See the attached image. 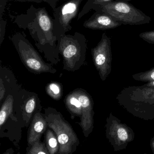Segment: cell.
Returning a JSON list of instances; mask_svg holds the SVG:
<instances>
[{"label":"cell","mask_w":154,"mask_h":154,"mask_svg":"<svg viewBox=\"0 0 154 154\" xmlns=\"http://www.w3.org/2000/svg\"><path fill=\"white\" fill-rule=\"evenodd\" d=\"M122 25L108 13L100 10L95 11L89 19L85 20L83 26L94 30H104L113 29Z\"/></svg>","instance_id":"9"},{"label":"cell","mask_w":154,"mask_h":154,"mask_svg":"<svg viewBox=\"0 0 154 154\" xmlns=\"http://www.w3.org/2000/svg\"><path fill=\"white\" fill-rule=\"evenodd\" d=\"M139 36L146 42L149 44H154V30L142 32Z\"/></svg>","instance_id":"19"},{"label":"cell","mask_w":154,"mask_h":154,"mask_svg":"<svg viewBox=\"0 0 154 154\" xmlns=\"http://www.w3.org/2000/svg\"><path fill=\"white\" fill-rule=\"evenodd\" d=\"M82 107L80 125L85 137H87L93 129V111L92 100L90 95L82 89L75 90Z\"/></svg>","instance_id":"8"},{"label":"cell","mask_w":154,"mask_h":154,"mask_svg":"<svg viewBox=\"0 0 154 154\" xmlns=\"http://www.w3.org/2000/svg\"><path fill=\"white\" fill-rule=\"evenodd\" d=\"M5 93V88L3 83L2 79H1V84H0V100L1 101L3 100V97Z\"/></svg>","instance_id":"24"},{"label":"cell","mask_w":154,"mask_h":154,"mask_svg":"<svg viewBox=\"0 0 154 154\" xmlns=\"http://www.w3.org/2000/svg\"><path fill=\"white\" fill-rule=\"evenodd\" d=\"M15 1L19 2H32L37 3L45 2L48 3L53 10L56 8V5L54 3V0H15Z\"/></svg>","instance_id":"20"},{"label":"cell","mask_w":154,"mask_h":154,"mask_svg":"<svg viewBox=\"0 0 154 154\" xmlns=\"http://www.w3.org/2000/svg\"><path fill=\"white\" fill-rule=\"evenodd\" d=\"M27 154H49L47 148L46 144L42 143L40 140L34 143L29 150L27 152Z\"/></svg>","instance_id":"17"},{"label":"cell","mask_w":154,"mask_h":154,"mask_svg":"<svg viewBox=\"0 0 154 154\" xmlns=\"http://www.w3.org/2000/svg\"><path fill=\"white\" fill-rule=\"evenodd\" d=\"M83 0H67L54 10V23L57 38L72 30V20L78 16Z\"/></svg>","instance_id":"6"},{"label":"cell","mask_w":154,"mask_h":154,"mask_svg":"<svg viewBox=\"0 0 154 154\" xmlns=\"http://www.w3.org/2000/svg\"><path fill=\"white\" fill-rule=\"evenodd\" d=\"M7 22L3 18L0 19V44H2L5 37Z\"/></svg>","instance_id":"21"},{"label":"cell","mask_w":154,"mask_h":154,"mask_svg":"<svg viewBox=\"0 0 154 154\" xmlns=\"http://www.w3.org/2000/svg\"><path fill=\"white\" fill-rule=\"evenodd\" d=\"M21 62L26 68L34 73H54L56 70L43 60L23 33L17 32L11 38Z\"/></svg>","instance_id":"4"},{"label":"cell","mask_w":154,"mask_h":154,"mask_svg":"<svg viewBox=\"0 0 154 154\" xmlns=\"http://www.w3.org/2000/svg\"><path fill=\"white\" fill-rule=\"evenodd\" d=\"M57 45L63 59V69L71 72L80 69L85 60L87 44L85 36L77 32L73 35L65 34L58 38Z\"/></svg>","instance_id":"2"},{"label":"cell","mask_w":154,"mask_h":154,"mask_svg":"<svg viewBox=\"0 0 154 154\" xmlns=\"http://www.w3.org/2000/svg\"><path fill=\"white\" fill-rule=\"evenodd\" d=\"M131 0H88L81 11L78 15L77 19L79 20L88 13L90 11L93 10L95 11H98L100 8L101 6L107 2L113 1H131Z\"/></svg>","instance_id":"12"},{"label":"cell","mask_w":154,"mask_h":154,"mask_svg":"<svg viewBox=\"0 0 154 154\" xmlns=\"http://www.w3.org/2000/svg\"><path fill=\"white\" fill-rule=\"evenodd\" d=\"M45 118L49 128L55 133L58 142V154H71L76 150L80 144L79 139L71 125L55 109H45Z\"/></svg>","instance_id":"3"},{"label":"cell","mask_w":154,"mask_h":154,"mask_svg":"<svg viewBox=\"0 0 154 154\" xmlns=\"http://www.w3.org/2000/svg\"><path fill=\"white\" fill-rule=\"evenodd\" d=\"M109 14L122 25L131 26L149 24L151 18L127 2L113 1L101 6L99 11Z\"/></svg>","instance_id":"5"},{"label":"cell","mask_w":154,"mask_h":154,"mask_svg":"<svg viewBox=\"0 0 154 154\" xmlns=\"http://www.w3.org/2000/svg\"><path fill=\"white\" fill-rule=\"evenodd\" d=\"M146 85L148 87H154V81L148 83Z\"/></svg>","instance_id":"25"},{"label":"cell","mask_w":154,"mask_h":154,"mask_svg":"<svg viewBox=\"0 0 154 154\" xmlns=\"http://www.w3.org/2000/svg\"><path fill=\"white\" fill-rule=\"evenodd\" d=\"M118 137L120 140L122 141H125L127 140L128 138V134L127 131L123 128H120L118 130Z\"/></svg>","instance_id":"22"},{"label":"cell","mask_w":154,"mask_h":154,"mask_svg":"<svg viewBox=\"0 0 154 154\" xmlns=\"http://www.w3.org/2000/svg\"><path fill=\"white\" fill-rule=\"evenodd\" d=\"M14 99L12 95H9L6 98L4 103L2 106L0 111V127L1 128L6 122L9 116L13 110Z\"/></svg>","instance_id":"14"},{"label":"cell","mask_w":154,"mask_h":154,"mask_svg":"<svg viewBox=\"0 0 154 154\" xmlns=\"http://www.w3.org/2000/svg\"><path fill=\"white\" fill-rule=\"evenodd\" d=\"M14 23L20 28L28 31L38 49L48 61L53 63L59 61L54 19L45 8L31 5L26 13L15 17Z\"/></svg>","instance_id":"1"},{"label":"cell","mask_w":154,"mask_h":154,"mask_svg":"<svg viewBox=\"0 0 154 154\" xmlns=\"http://www.w3.org/2000/svg\"><path fill=\"white\" fill-rule=\"evenodd\" d=\"M137 76L134 77L136 80L142 82H151L154 81V68L152 70L143 73L138 75Z\"/></svg>","instance_id":"18"},{"label":"cell","mask_w":154,"mask_h":154,"mask_svg":"<svg viewBox=\"0 0 154 154\" xmlns=\"http://www.w3.org/2000/svg\"><path fill=\"white\" fill-rule=\"evenodd\" d=\"M47 93L56 100H58L62 97V85L59 83L53 82L48 84L46 87Z\"/></svg>","instance_id":"16"},{"label":"cell","mask_w":154,"mask_h":154,"mask_svg":"<svg viewBox=\"0 0 154 154\" xmlns=\"http://www.w3.org/2000/svg\"><path fill=\"white\" fill-rule=\"evenodd\" d=\"M65 103L72 116L81 117L82 115V104L75 90L66 96L65 99Z\"/></svg>","instance_id":"11"},{"label":"cell","mask_w":154,"mask_h":154,"mask_svg":"<svg viewBox=\"0 0 154 154\" xmlns=\"http://www.w3.org/2000/svg\"><path fill=\"white\" fill-rule=\"evenodd\" d=\"M60 1H62V0H54V2L56 5H57V3L58 2ZM65 1H67V0H65Z\"/></svg>","instance_id":"26"},{"label":"cell","mask_w":154,"mask_h":154,"mask_svg":"<svg viewBox=\"0 0 154 154\" xmlns=\"http://www.w3.org/2000/svg\"><path fill=\"white\" fill-rule=\"evenodd\" d=\"M111 38L106 33L102 35L100 41L96 47L92 48L93 60L95 67L99 71L102 79L110 66L112 60Z\"/></svg>","instance_id":"7"},{"label":"cell","mask_w":154,"mask_h":154,"mask_svg":"<svg viewBox=\"0 0 154 154\" xmlns=\"http://www.w3.org/2000/svg\"><path fill=\"white\" fill-rule=\"evenodd\" d=\"M48 127L47 122L40 112L34 115L31 122L28 136V144L31 146L34 143L40 140L41 136Z\"/></svg>","instance_id":"10"},{"label":"cell","mask_w":154,"mask_h":154,"mask_svg":"<svg viewBox=\"0 0 154 154\" xmlns=\"http://www.w3.org/2000/svg\"><path fill=\"white\" fill-rule=\"evenodd\" d=\"M36 105V99L33 96L25 102L23 107V117L26 122L29 121Z\"/></svg>","instance_id":"15"},{"label":"cell","mask_w":154,"mask_h":154,"mask_svg":"<svg viewBox=\"0 0 154 154\" xmlns=\"http://www.w3.org/2000/svg\"><path fill=\"white\" fill-rule=\"evenodd\" d=\"M49 129L46 133V146L49 154H58L59 145L57 137L54 131Z\"/></svg>","instance_id":"13"},{"label":"cell","mask_w":154,"mask_h":154,"mask_svg":"<svg viewBox=\"0 0 154 154\" xmlns=\"http://www.w3.org/2000/svg\"><path fill=\"white\" fill-rule=\"evenodd\" d=\"M8 2V0H0V19L2 18V16Z\"/></svg>","instance_id":"23"}]
</instances>
